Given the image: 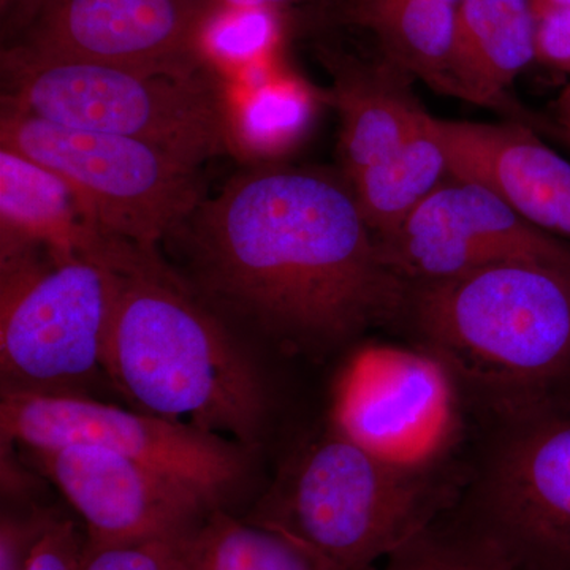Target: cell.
Segmentation results:
<instances>
[{
    "label": "cell",
    "instance_id": "6da1fadb",
    "mask_svg": "<svg viewBox=\"0 0 570 570\" xmlns=\"http://www.w3.org/2000/svg\"><path fill=\"white\" fill-rule=\"evenodd\" d=\"M165 243L225 322L317 356L400 324L409 284L384 261L347 178L253 165L206 197Z\"/></svg>",
    "mask_w": 570,
    "mask_h": 570
},
{
    "label": "cell",
    "instance_id": "7a4b0ae2",
    "mask_svg": "<svg viewBox=\"0 0 570 570\" xmlns=\"http://www.w3.org/2000/svg\"><path fill=\"white\" fill-rule=\"evenodd\" d=\"M105 341L108 382L135 409L253 449L269 396L253 356L160 250L130 245L116 258Z\"/></svg>",
    "mask_w": 570,
    "mask_h": 570
},
{
    "label": "cell",
    "instance_id": "3957f363",
    "mask_svg": "<svg viewBox=\"0 0 570 570\" xmlns=\"http://www.w3.org/2000/svg\"><path fill=\"white\" fill-rule=\"evenodd\" d=\"M400 325L483 426L570 401V265L504 264L409 285Z\"/></svg>",
    "mask_w": 570,
    "mask_h": 570
},
{
    "label": "cell",
    "instance_id": "277c9868",
    "mask_svg": "<svg viewBox=\"0 0 570 570\" xmlns=\"http://www.w3.org/2000/svg\"><path fill=\"white\" fill-rule=\"evenodd\" d=\"M466 474L397 466L326 422L288 450L249 521L335 570H374L455 505Z\"/></svg>",
    "mask_w": 570,
    "mask_h": 570
},
{
    "label": "cell",
    "instance_id": "5b68a950",
    "mask_svg": "<svg viewBox=\"0 0 570 570\" xmlns=\"http://www.w3.org/2000/svg\"><path fill=\"white\" fill-rule=\"evenodd\" d=\"M2 107L69 127L146 142L202 167L234 154L227 89L212 70L146 75L94 63L2 52Z\"/></svg>",
    "mask_w": 570,
    "mask_h": 570
},
{
    "label": "cell",
    "instance_id": "8992f818",
    "mask_svg": "<svg viewBox=\"0 0 570 570\" xmlns=\"http://www.w3.org/2000/svg\"><path fill=\"white\" fill-rule=\"evenodd\" d=\"M2 392L91 396L105 371L115 266L89 255L2 238ZM110 384V382H108Z\"/></svg>",
    "mask_w": 570,
    "mask_h": 570
},
{
    "label": "cell",
    "instance_id": "52a82bcc",
    "mask_svg": "<svg viewBox=\"0 0 570 570\" xmlns=\"http://www.w3.org/2000/svg\"><path fill=\"white\" fill-rule=\"evenodd\" d=\"M442 517L504 570H570V401L485 425Z\"/></svg>",
    "mask_w": 570,
    "mask_h": 570
},
{
    "label": "cell",
    "instance_id": "ba28073f",
    "mask_svg": "<svg viewBox=\"0 0 570 570\" xmlns=\"http://www.w3.org/2000/svg\"><path fill=\"white\" fill-rule=\"evenodd\" d=\"M0 142L66 179L102 234L142 249L159 250L208 197L202 167L132 138L2 107Z\"/></svg>",
    "mask_w": 570,
    "mask_h": 570
},
{
    "label": "cell",
    "instance_id": "9c48e42d",
    "mask_svg": "<svg viewBox=\"0 0 570 570\" xmlns=\"http://www.w3.org/2000/svg\"><path fill=\"white\" fill-rule=\"evenodd\" d=\"M464 409L449 371L425 348L367 344L337 373L326 422L397 466L445 472Z\"/></svg>",
    "mask_w": 570,
    "mask_h": 570
},
{
    "label": "cell",
    "instance_id": "30bf717a",
    "mask_svg": "<svg viewBox=\"0 0 570 570\" xmlns=\"http://www.w3.org/2000/svg\"><path fill=\"white\" fill-rule=\"evenodd\" d=\"M2 442L24 450L96 445L189 483L219 505L247 469V450L230 439L94 396L2 392Z\"/></svg>",
    "mask_w": 570,
    "mask_h": 570
},
{
    "label": "cell",
    "instance_id": "8fae6325",
    "mask_svg": "<svg viewBox=\"0 0 570 570\" xmlns=\"http://www.w3.org/2000/svg\"><path fill=\"white\" fill-rule=\"evenodd\" d=\"M382 257L404 283L426 284L504 264L570 265V246L478 184L439 186L392 234Z\"/></svg>",
    "mask_w": 570,
    "mask_h": 570
},
{
    "label": "cell",
    "instance_id": "7c38bea8",
    "mask_svg": "<svg viewBox=\"0 0 570 570\" xmlns=\"http://www.w3.org/2000/svg\"><path fill=\"white\" fill-rule=\"evenodd\" d=\"M197 0H45L14 45L48 61L94 63L168 77L209 70Z\"/></svg>",
    "mask_w": 570,
    "mask_h": 570
},
{
    "label": "cell",
    "instance_id": "4fadbf2b",
    "mask_svg": "<svg viewBox=\"0 0 570 570\" xmlns=\"http://www.w3.org/2000/svg\"><path fill=\"white\" fill-rule=\"evenodd\" d=\"M26 452L85 521L89 549L167 540L219 508L189 483L96 445Z\"/></svg>",
    "mask_w": 570,
    "mask_h": 570
},
{
    "label": "cell",
    "instance_id": "5bb4252c",
    "mask_svg": "<svg viewBox=\"0 0 570 570\" xmlns=\"http://www.w3.org/2000/svg\"><path fill=\"white\" fill-rule=\"evenodd\" d=\"M423 122L444 151L450 176L485 187L540 230L570 238V163L530 127L450 121L430 112Z\"/></svg>",
    "mask_w": 570,
    "mask_h": 570
},
{
    "label": "cell",
    "instance_id": "9a60e30c",
    "mask_svg": "<svg viewBox=\"0 0 570 570\" xmlns=\"http://www.w3.org/2000/svg\"><path fill=\"white\" fill-rule=\"evenodd\" d=\"M326 63L333 86L325 97L340 115V153L348 179L395 153L425 110L404 86L409 73L387 58L381 66H363L333 55Z\"/></svg>",
    "mask_w": 570,
    "mask_h": 570
},
{
    "label": "cell",
    "instance_id": "2e32d148",
    "mask_svg": "<svg viewBox=\"0 0 570 570\" xmlns=\"http://www.w3.org/2000/svg\"><path fill=\"white\" fill-rule=\"evenodd\" d=\"M0 235L47 247L56 257L107 262L124 239L102 234L69 183L36 160L0 149Z\"/></svg>",
    "mask_w": 570,
    "mask_h": 570
},
{
    "label": "cell",
    "instance_id": "e0dca14e",
    "mask_svg": "<svg viewBox=\"0 0 570 570\" xmlns=\"http://www.w3.org/2000/svg\"><path fill=\"white\" fill-rule=\"evenodd\" d=\"M535 61L531 0H460L453 40V96L487 107Z\"/></svg>",
    "mask_w": 570,
    "mask_h": 570
},
{
    "label": "cell",
    "instance_id": "ac0fdd59",
    "mask_svg": "<svg viewBox=\"0 0 570 570\" xmlns=\"http://www.w3.org/2000/svg\"><path fill=\"white\" fill-rule=\"evenodd\" d=\"M163 550L167 570H335L287 535L220 508L163 540Z\"/></svg>",
    "mask_w": 570,
    "mask_h": 570
},
{
    "label": "cell",
    "instance_id": "d6986e66",
    "mask_svg": "<svg viewBox=\"0 0 570 570\" xmlns=\"http://www.w3.org/2000/svg\"><path fill=\"white\" fill-rule=\"evenodd\" d=\"M456 6L452 0H356L355 13L376 32L390 62L453 96Z\"/></svg>",
    "mask_w": 570,
    "mask_h": 570
},
{
    "label": "cell",
    "instance_id": "ffe728a7",
    "mask_svg": "<svg viewBox=\"0 0 570 570\" xmlns=\"http://www.w3.org/2000/svg\"><path fill=\"white\" fill-rule=\"evenodd\" d=\"M425 112L395 153L348 178L363 219L376 238L396 230L450 175L444 151L423 122Z\"/></svg>",
    "mask_w": 570,
    "mask_h": 570
},
{
    "label": "cell",
    "instance_id": "44dd1931",
    "mask_svg": "<svg viewBox=\"0 0 570 570\" xmlns=\"http://www.w3.org/2000/svg\"><path fill=\"white\" fill-rule=\"evenodd\" d=\"M227 92L234 156L266 160L294 148L305 137L314 112L313 89L291 75L275 71L268 80Z\"/></svg>",
    "mask_w": 570,
    "mask_h": 570
},
{
    "label": "cell",
    "instance_id": "7402d4cb",
    "mask_svg": "<svg viewBox=\"0 0 570 570\" xmlns=\"http://www.w3.org/2000/svg\"><path fill=\"white\" fill-rule=\"evenodd\" d=\"M279 37L277 10L216 2L202 21L198 50L206 66L238 73L269 61Z\"/></svg>",
    "mask_w": 570,
    "mask_h": 570
},
{
    "label": "cell",
    "instance_id": "603a6c76",
    "mask_svg": "<svg viewBox=\"0 0 570 570\" xmlns=\"http://www.w3.org/2000/svg\"><path fill=\"white\" fill-rule=\"evenodd\" d=\"M382 570H504L444 517L385 558Z\"/></svg>",
    "mask_w": 570,
    "mask_h": 570
},
{
    "label": "cell",
    "instance_id": "cb8c5ba5",
    "mask_svg": "<svg viewBox=\"0 0 570 570\" xmlns=\"http://www.w3.org/2000/svg\"><path fill=\"white\" fill-rule=\"evenodd\" d=\"M88 539L73 521L56 517L37 543L26 570H81Z\"/></svg>",
    "mask_w": 570,
    "mask_h": 570
},
{
    "label": "cell",
    "instance_id": "d4e9b609",
    "mask_svg": "<svg viewBox=\"0 0 570 570\" xmlns=\"http://www.w3.org/2000/svg\"><path fill=\"white\" fill-rule=\"evenodd\" d=\"M56 515L48 512L2 515L0 523V570H26L37 543Z\"/></svg>",
    "mask_w": 570,
    "mask_h": 570
},
{
    "label": "cell",
    "instance_id": "484cf974",
    "mask_svg": "<svg viewBox=\"0 0 570 570\" xmlns=\"http://www.w3.org/2000/svg\"><path fill=\"white\" fill-rule=\"evenodd\" d=\"M81 570H167L163 540L86 549Z\"/></svg>",
    "mask_w": 570,
    "mask_h": 570
},
{
    "label": "cell",
    "instance_id": "4316f807",
    "mask_svg": "<svg viewBox=\"0 0 570 570\" xmlns=\"http://www.w3.org/2000/svg\"><path fill=\"white\" fill-rule=\"evenodd\" d=\"M535 59L570 71V7L551 11L535 21Z\"/></svg>",
    "mask_w": 570,
    "mask_h": 570
},
{
    "label": "cell",
    "instance_id": "83f0119b",
    "mask_svg": "<svg viewBox=\"0 0 570 570\" xmlns=\"http://www.w3.org/2000/svg\"><path fill=\"white\" fill-rule=\"evenodd\" d=\"M45 0H0L2 22L9 31L24 33Z\"/></svg>",
    "mask_w": 570,
    "mask_h": 570
},
{
    "label": "cell",
    "instance_id": "f1b7e54d",
    "mask_svg": "<svg viewBox=\"0 0 570 570\" xmlns=\"http://www.w3.org/2000/svg\"><path fill=\"white\" fill-rule=\"evenodd\" d=\"M216 2L228 3V6L265 7V9L279 10L283 7L294 6V3L306 2V0H216Z\"/></svg>",
    "mask_w": 570,
    "mask_h": 570
},
{
    "label": "cell",
    "instance_id": "f546056e",
    "mask_svg": "<svg viewBox=\"0 0 570 570\" xmlns=\"http://www.w3.org/2000/svg\"><path fill=\"white\" fill-rule=\"evenodd\" d=\"M531 7L535 21H538L539 18L546 17L551 11L570 7V0H531Z\"/></svg>",
    "mask_w": 570,
    "mask_h": 570
},
{
    "label": "cell",
    "instance_id": "4dcf8cb0",
    "mask_svg": "<svg viewBox=\"0 0 570 570\" xmlns=\"http://www.w3.org/2000/svg\"><path fill=\"white\" fill-rule=\"evenodd\" d=\"M558 118H560L562 129L570 138V85L562 91L560 100H558Z\"/></svg>",
    "mask_w": 570,
    "mask_h": 570
},
{
    "label": "cell",
    "instance_id": "1f68e13d",
    "mask_svg": "<svg viewBox=\"0 0 570 570\" xmlns=\"http://www.w3.org/2000/svg\"><path fill=\"white\" fill-rule=\"evenodd\" d=\"M452 2L459 3V2H460V0H452Z\"/></svg>",
    "mask_w": 570,
    "mask_h": 570
}]
</instances>
